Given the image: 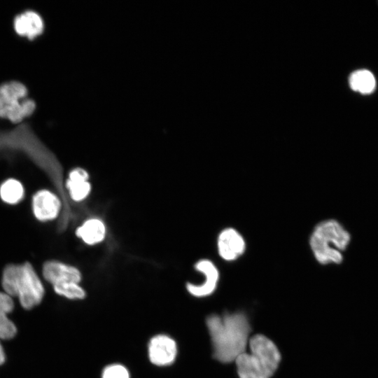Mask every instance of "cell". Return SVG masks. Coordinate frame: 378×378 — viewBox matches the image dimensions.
Segmentation results:
<instances>
[{
  "label": "cell",
  "instance_id": "obj_1",
  "mask_svg": "<svg viewBox=\"0 0 378 378\" xmlns=\"http://www.w3.org/2000/svg\"><path fill=\"white\" fill-rule=\"evenodd\" d=\"M206 326L216 360L230 363L245 352L251 326L244 313L212 314L206 318Z\"/></svg>",
  "mask_w": 378,
  "mask_h": 378
},
{
  "label": "cell",
  "instance_id": "obj_2",
  "mask_svg": "<svg viewBox=\"0 0 378 378\" xmlns=\"http://www.w3.org/2000/svg\"><path fill=\"white\" fill-rule=\"evenodd\" d=\"M250 352L235 360L239 378H270L276 370L281 354L275 344L263 335H255L249 341Z\"/></svg>",
  "mask_w": 378,
  "mask_h": 378
},
{
  "label": "cell",
  "instance_id": "obj_3",
  "mask_svg": "<svg viewBox=\"0 0 378 378\" xmlns=\"http://www.w3.org/2000/svg\"><path fill=\"white\" fill-rule=\"evenodd\" d=\"M351 237L348 231L336 220L328 219L318 223L314 228L309 246L316 260L321 265L340 264Z\"/></svg>",
  "mask_w": 378,
  "mask_h": 378
},
{
  "label": "cell",
  "instance_id": "obj_4",
  "mask_svg": "<svg viewBox=\"0 0 378 378\" xmlns=\"http://www.w3.org/2000/svg\"><path fill=\"white\" fill-rule=\"evenodd\" d=\"M2 286L9 296L18 297L22 307L27 309L38 305L44 295L43 284L29 262L6 266Z\"/></svg>",
  "mask_w": 378,
  "mask_h": 378
},
{
  "label": "cell",
  "instance_id": "obj_5",
  "mask_svg": "<svg viewBox=\"0 0 378 378\" xmlns=\"http://www.w3.org/2000/svg\"><path fill=\"white\" fill-rule=\"evenodd\" d=\"M27 95V88L20 82L10 81L0 85V117L18 123L32 114L36 104Z\"/></svg>",
  "mask_w": 378,
  "mask_h": 378
},
{
  "label": "cell",
  "instance_id": "obj_6",
  "mask_svg": "<svg viewBox=\"0 0 378 378\" xmlns=\"http://www.w3.org/2000/svg\"><path fill=\"white\" fill-rule=\"evenodd\" d=\"M246 241L241 234L233 227L222 230L217 239V248L220 257L227 261H234L245 252Z\"/></svg>",
  "mask_w": 378,
  "mask_h": 378
},
{
  "label": "cell",
  "instance_id": "obj_7",
  "mask_svg": "<svg viewBox=\"0 0 378 378\" xmlns=\"http://www.w3.org/2000/svg\"><path fill=\"white\" fill-rule=\"evenodd\" d=\"M195 270L202 273L204 281L200 284L188 283L186 289L194 297L204 298L211 295L219 281V271L216 265L209 259H201L195 265Z\"/></svg>",
  "mask_w": 378,
  "mask_h": 378
},
{
  "label": "cell",
  "instance_id": "obj_8",
  "mask_svg": "<svg viewBox=\"0 0 378 378\" xmlns=\"http://www.w3.org/2000/svg\"><path fill=\"white\" fill-rule=\"evenodd\" d=\"M148 354L149 360L155 365H171L177 355L176 343L167 335H157L148 343Z\"/></svg>",
  "mask_w": 378,
  "mask_h": 378
},
{
  "label": "cell",
  "instance_id": "obj_9",
  "mask_svg": "<svg viewBox=\"0 0 378 378\" xmlns=\"http://www.w3.org/2000/svg\"><path fill=\"white\" fill-rule=\"evenodd\" d=\"M43 275L52 286L67 283L79 284L81 280V273L78 268L57 260L44 263Z\"/></svg>",
  "mask_w": 378,
  "mask_h": 378
},
{
  "label": "cell",
  "instance_id": "obj_10",
  "mask_svg": "<svg viewBox=\"0 0 378 378\" xmlns=\"http://www.w3.org/2000/svg\"><path fill=\"white\" fill-rule=\"evenodd\" d=\"M32 207L36 218L39 220L46 221L52 220L58 216L61 202L54 193L42 190L34 195Z\"/></svg>",
  "mask_w": 378,
  "mask_h": 378
},
{
  "label": "cell",
  "instance_id": "obj_11",
  "mask_svg": "<svg viewBox=\"0 0 378 378\" xmlns=\"http://www.w3.org/2000/svg\"><path fill=\"white\" fill-rule=\"evenodd\" d=\"M43 22L41 16L34 11H26L15 18L14 28L20 36L33 39L43 30Z\"/></svg>",
  "mask_w": 378,
  "mask_h": 378
},
{
  "label": "cell",
  "instance_id": "obj_12",
  "mask_svg": "<svg viewBox=\"0 0 378 378\" xmlns=\"http://www.w3.org/2000/svg\"><path fill=\"white\" fill-rule=\"evenodd\" d=\"M88 178V173L83 168H75L69 173L66 185L73 200L80 202L89 195L91 184Z\"/></svg>",
  "mask_w": 378,
  "mask_h": 378
},
{
  "label": "cell",
  "instance_id": "obj_13",
  "mask_svg": "<svg viewBox=\"0 0 378 378\" xmlns=\"http://www.w3.org/2000/svg\"><path fill=\"white\" fill-rule=\"evenodd\" d=\"M76 234L86 244L95 245L104 239L106 228L102 220L90 218L76 229Z\"/></svg>",
  "mask_w": 378,
  "mask_h": 378
},
{
  "label": "cell",
  "instance_id": "obj_14",
  "mask_svg": "<svg viewBox=\"0 0 378 378\" xmlns=\"http://www.w3.org/2000/svg\"><path fill=\"white\" fill-rule=\"evenodd\" d=\"M14 308L13 301L6 293L0 292V338L12 339L16 334L15 324L10 320L8 314Z\"/></svg>",
  "mask_w": 378,
  "mask_h": 378
},
{
  "label": "cell",
  "instance_id": "obj_15",
  "mask_svg": "<svg viewBox=\"0 0 378 378\" xmlns=\"http://www.w3.org/2000/svg\"><path fill=\"white\" fill-rule=\"evenodd\" d=\"M351 88L362 94H370L374 91L376 81L372 74L368 70L353 72L349 77Z\"/></svg>",
  "mask_w": 378,
  "mask_h": 378
},
{
  "label": "cell",
  "instance_id": "obj_16",
  "mask_svg": "<svg viewBox=\"0 0 378 378\" xmlns=\"http://www.w3.org/2000/svg\"><path fill=\"white\" fill-rule=\"evenodd\" d=\"M24 195V188L22 183L15 179L6 181L0 187V196L2 200L8 204H16Z\"/></svg>",
  "mask_w": 378,
  "mask_h": 378
},
{
  "label": "cell",
  "instance_id": "obj_17",
  "mask_svg": "<svg viewBox=\"0 0 378 378\" xmlns=\"http://www.w3.org/2000/svg\"><path fill=\"white\" fill-rule=\"evenodd\" d=\"M56 293L71 300H80L85 297V290L78 283H67L53 286Z\"/></svg>",
  "mask_w": 378,
  "mask_h": 378
},
{
  "label": "cell",
  "instance_id": "obj_18",
  "mask_svg": "<svg viewBox=\"0 0 378 378\" xmlns=\"http://www.w3.org/2000/svg\"><path fill=\"white\" fill-rule=\"evenodd\" d=\"M102 378H130V373L124 365L111 364L104 369Z\"/></svg>",
  "mask_w": 378,
  "mask_h": 378
},
{
  "label": "cell",
  "instance_id": "obj_19",
  "mask_svg": "<svg viewBox=\"0 0 378 378\" xmlns=\"http://www.w3.org/2000/svg\"><path fill=\"white\" fill-rule=\"evenodd\" d=\"M6 360V356L4 351V349L0 343V365H2Z\"/></svg>",
  "mask_w": 378,
  "mask_h": 378
}]
</instances>
